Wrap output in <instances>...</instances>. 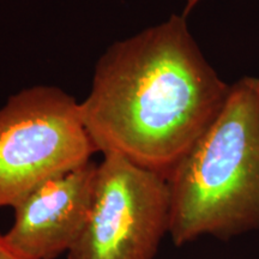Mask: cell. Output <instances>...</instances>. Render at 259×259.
Here are the masks:
<instances>
[{
	"mask_svg": "<svg viewBox=\"0 0 259 259\" xmlns=\"http://www.w3.org/2000/svg\"><path fill=\"white\" fill-rule=\"evenodd\" d=\"M186 18L171 15L112 44L79 102L97 151L166 178L218 116L231 90L203 56Z\"/></svg>",
	"mask_w": 259,
	"mask_h": 259,
	"instance_id": "1",
	"label": "cell"
},
{
	"mask_svg": "<svg viewBox=\"0 0 259 259\" xmlns=\"http://www.w3.org/2000/svg\"><path fill=\"white\" fill-rule=\"evenodd\" d=\"M199 0H187V5H186V8H185V14H187L189 15V12L191 11V10H192V8L194 5L197 4V3H198Z\"/></svg>",
	"mask_w": 259,
	"mask_h": 259,
	"instance_id": "7",
	"label": "cell"
},
{
	"mask_svg": "<svg viewBox=\"0 0 259 259\" xmlns=\"http://www.w3.org/2000/svg\"><path fill=\"white\" fill-rule=\"evenodd\" d=\"M177 246L259 229V78L231 84L218 116L167 176Z\"/></svg>",
	"mask_w": 259,
	"mask_h": 259,
	"instance_id": "2",
	"label": "cell"
},
{
	"mask_svg": "<svg viewBox=\"0 0 259 259\" xmlns=\"http://www.w3.org/2000/svg\"><path fill=\"white\" fill-rule=\"evenodd\" d=\"M169 209L166 177L103 155L88 220L67 259H154L169 229Z\"/></svg>",
	"mask_w": 259,
	"mask_h": 259,
	"instance_id": "4",
	"label": "cell"
},
{
	"mask_svg": "<svg viewBox=\"0 0 259 259\" xmlns=\"http://www.w3.org/2000/svg\"><path fill=\"white\" fill-rule=\"evenodd\" d=\"M0 259H27L9 244L5 234L0 233Z\"/></svg>",
	"mask_w": 259,
	"mask_h": 259,
	"instance_id": "6",
	"label": "cell"
},
{
	"mask_svg": "<svg viewBox=\"0 0 259 259\" xmlns=\"http://www.w3.org/2000/svg\"><path fill=\"white\" fill-rule=\"evenodd\" d=\"M93 161L54 177L14 206L9 244L27 259H57L69 253L82 233L95 190Z\"/></svg>",
	"mask_w": 259,
	"mask_h": 259,
	"instance_id": "5",
	"label": "cell"
},
{
	"mask_svg": "<svg viewBox=\"0 0 259 259\" xmlns=\"http://www.w3.org/2000/svg\"><path fill=\"white\" fill-rule=\"evenodd\" d=\"M97 153L80 103L53 85L12 94L0 108V209Z\"/></svg>",
	"mask_w": 259,
	"mask_h": 259,
	"instance_id": "3",
	"label": "cell"
}]
</instances>
